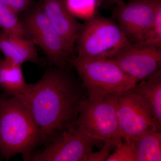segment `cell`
Here are the masks:
<instances>
[{
    "label": "cell",
    "instance_id": "6da1fadb",
    "mask_svg": "<svg viewBox=\"0 0 161 161\" xmlns=\"http://www.w3.org/2000/svg\"><path fill=\"white\" fill-rule=\"evenodd\" d=\"M68 69L52 66L22 95L40 129L41 143L46 145L76 127L80 107L87 97L81 81Z\"/></svg>",
    "mask_w": 161,
    "mask_h": 161
},
{
    "label": "cell",
    "instance_id": "7a4b0ae2",
    "mask_svg": "<svg viewBox=\"0 0 161 161\" xmlns=\"http://www.w3.org/2000/svg\"><path fill=\"white\" fill-rule=\"evenodd\" d=\"M41 143L40 129L22 95L0 96V155L27 161Z\"/></svg>",
    "mask_w": 161,
    "mask_h": 161
},
{
    "label": "cell",
    "instance_id": "3957f363",
    "mask_svg": "<svg viewBox=\"0 0 161 161\" xmlns=\"http://www.w3.org/2000/svg\"><path fill=\"white\" fill-rule=\"evenodd\" d=\"M78 58L112 59L131 44L117 23L95 15L81 25L76 40Z\"/></svg>",
    "mask_w": 161,
    "mask_h": 161
},
{
    "label": "cell",
    "instance_id": "277c9868",
    "mask_svg": "<svg viewBox=\"0 0 161 161\" xmlns=\"http://www.w3.org/2000/svg\"><path fill=\"white\" fill-rule=\"evenodd\" d=\"M71 65L78 73L89 98L128 91L138 82L112 59L90 60L76 56L72 59Z\"/></svg>",
    "mask_w": 161,
    "mask_h": 161
},
{
    "label": "cell",
    "instance_id": "5b68a950",
    "mask_svg": "<svg viewBox=\"0 0 161 161\" xmlns=\"http://www.w3.org/2000/svg\"><path fill=\"white\" fill-rule=\"evenodd\" d=\"M116 93L103 97H87L80 107L76 126L82 127L104 144H111L117 148L123 141L117 119Z\"/></svg>",
    "mask_w": 161,
    "mask_h": 161
},
{
    "label": "cell",
    "instance_id": "8992f818",
    "mask_svg": "<svg viewBox=\"0 0 161 161\" xmlns=\"http://www.w3.org/2000/svg\"><path fill=\"white\" fill-rule=\"evenodd\" d=\"M27 37L41 49L52 66L68 68L75 56L40 6L33 7L20 19Z\"/></svg>",
    "mask_w": 161,
    "mask_h": 161
},
{
    "label": "cell",
    "instance_id": "52a82bcc",
    "mask_svg": "<svg viewBox=\"0 0 161 161\" xmlns=\"http://www.w3.org/2000/svg\"><path fill=\"white\" fill-rule=\"evenodd\" d=\"M102 141L81 127L65 130L45 149L33 153L29 161H86L95 146Z\"/></svg>",
    "mask_w": 161,
    "mask_h": 161
},
{
    "label": "cell",
    "instance_id": "ba28073f",
    "mask_svg": "<svg viewBox=\"0 0 161 161\" xmlns=\"http://www.w3.org/2000/svg\"><path fill=\"white\" fill-rule=\"evenodd\" d=\"M115 105L121 135L128 143L149 130H161L149 108L131 89L116 93Z\"/></svg>",
    "mask_w": 161,
    "mask_h": 161
},
{
    "label": "cell",
    "instance_id": "9c48e42d",
    "mask_svg": "<svg viewBox=\"0 0 161 161\" xmlns=\"http://www.w3.org/2000/svg\"><path fill=\"white\" fill-rule=\"evenodd\" d=\"M160 8L161 0L123 2L117 5L113 16L129 42L138 44L149 31Z\"/></svg>",
    "mask_w": 161,
    "mask_h": 161
},
{
    "label": "cell",
    "instance_id": "30bf717a",
    "mask_svg": "<svg viewBox=\"0 0 161 161\" xmlns=\"http://www.w3.org/2000/svg\"><path fill=\"white\" fill-rule=\"evenodd\" d=\"M112 59L138 82L150 78L161 69V48L130 44Z\"/></svg>",
    "mask_w": 161,
    "mask_h": 161
},
{
    "label": "cell",
    "instance_id": "8fae6325",
    "mask_svg": "<svg viewBox=\"0 0 161 161\" xmlns=\"http://www.w3.org/2000/svg\"><path fill=\"white\" fill-rule=\"evenodd\" d=\"M38 6L72 52L82 24L70 12L64 0H40Z\"/></svg>",
    "mask_w": 161,
    "mask_h": 161
},
{
    "label": "cell",
    "instance_id": "7c38bea8",
    "mask_svg": "<svg viewBox=\"0 0 161 161\" xmlns=\"http://www.w3.org/2000/svg\"><path fill=\"white\" fill-rule=\"evenodd\" d=\"M0 52L4 58L16 64H41L36 45L30 39L0 31Z\"/></svg>",
    "mask_w": 161,
    "mask_h": 161
},
{
    "label": "cell",
    "instance_id": "4fadbf2b",
    "mask_svg": "<svg viewBox=\"0 0 161 161\" xmlns=\"http://www.w3.org/2000/svg\"><path fill=\"white\" fill-rule=\"evenodd\" d=\"M131 89L146 104L156 123L161 128V69L150 78L136 83Z\"/></svg>",
    "mask_w": 161,
    "mask_h": 161
},
{
    "label": "cell",
    "instance_id": "5bb4252c",
    "mask_svg": "<svg viewBox=\"0 0 161 161\" xmlns=\"http://www.w3.org/2000/svg\"><path fill=\"white\" fill-rule=\"evenodd\" d=\"M22 66L0 59V89L7 96L23 95L28 88L29 84L25 80Z\"/></svg>",
    "mask_w": 161,
    "mask_h": 161
},
{
    "label": "cell",
    "instance_id": "9a60e30c",
    "mask_svg": "<svg viewBox=\"0 0 161 161\" xmlns=\"http://www.w3.org/2000/svg\"><path fill=\"white\" fill-rule=\"evenodd\" d=\"M129 143L135 151L137 161H161V130H149Z\"/></svg>",
    "mask_w": 161,
    "mask_h": 161
},
{
    "label": "cell",
    "instance_id": "2e32d148",
    "mask_svg": "<svg viewBox=\"0 0 161 161\" xmlns=\"http://www.w3.org/2000/svg\"><path fill=\"white\" fill-rule=\"evenodd\" d=\"M0 31L9 34L28 38L19 15L1 3Z\"/></svg>",
    "mask_w": 161,
    "mask_h": 161
},
{
    "label": "cell",
    "instance_id": "e0dca14e",
    "mask_svg": "<svg viewBox=\"0 0 161 161\" xmlns=\"http://www.w3.org/2000/svg\"><path fill=\"white\" fill-rule=\"evenodd\" d=\"M70 12L75 18L86 20L95 16L98 0H64Z\"/></svg>",
    "mask_w": 161,
    "mask_h": 161
},
{
    "label": "cell",
    "instance_id": "ac0fdd59",
    "mask_svg": "<svg viewBox=\"0 0 161 161\" xmlns=\"http://www.w3.org/2000/svg\"><path fill=\"white\" fill-rule=\"evenodd\" d=\"M138 45L161 48V8L158 11L149 31Z\"/></svg>",
    "mask_w": 161,
    "mask_h": 161
},
{
    "label": "cell",
    "instance_id": "d6986e66",
    "mask_svg": "<svg viewBox=\"0 0 161 161\" xmlns=\"http://www.w3.org/2000/svg\"><path fill=\"white\" fill-rule=\"evenodd\" d=\"M115 152L110 154L106 161H137L136 154L130 144L126 142L116 148Z\"/></svg>",
    "mask_w": 161,
    "mask_h": 161
},
{
    "label": "cell",
    "instance_id": "ffe728a7",
    "mask_svg": "<svg viewBox=\"0 0 161 161\" xmlns=\"http://www.w3.org/2000/svg\"><path fill=\"white\" fill-rule=\"evenodd\" d=\"M0 3L19 15L23 14L33 7V0H0Z\"/></svg>",
    "mask_w": 161,
    "mask_h": 161
},
{
    "label": "cell",
    "instance_id": "44dd1931",
    "mask_svg": "<svg viewBox=\"0 0 161 161\" xmlns=\"http://www.w3.org/2000/svg\"><path fill=\"white\" fill-rule=\"evenodd\" d=\"M114 147L112 144H104L102 148L98 152H92L88 157L86 161H106Z\"/></svg>",
    "mask_w": 161,
    "mask_h": 161
},
{
    "label": "cell",
    "instance_id": "7402d4cb",
    "mask_svg": "<svg viewBox=\"0 0 161 161\" xmlns=\"http://www.w3.org/2000/svg\"><path fill=\"white\" fill-rule=\"evenodd\" d=\"M108 1L111 3H115L116 5L121 4L124 2L123 0H108Z\"/></svg>",
    "mask_w": 161,
    "mask_h": 161
},
{
    "label": "cell",
    "instance_id": "603a6c76",
    "mask_svg": "<svg viewBox=\"0 0 161 161\" xmlns=\"http://www.w3.org/2000/svg\"><path fill=\"white\" fill-rule=\"evenodd\" d=\"M133 1H138V0H133ZM141 1H147V0H141Z\"/></svg>",
    "mask_w": 161,
    "mask_h": 161
}]
</instances>
